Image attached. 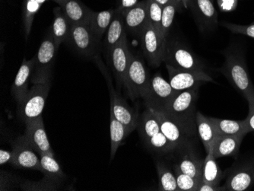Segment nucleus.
I'll list each match as a JSON object with an SVG mask.
<instances>
[{
	"label": "nucleus",
	"mask_w": 254,
	"mask_h": 191,
	"mask_svg": "<svg viewBox=\"0 0 254 191\" xmlns=\"http://www.w3.org/2000/svg\"><path fill=\"white\" fill-rule=\"evenodd\" d=\"M13 160L11 165L18 168H27L41 172V162L35 150L27 142L25 136H19L14 142Z\"/></svg>",
	"instance_id": "nucleus-15"
},
{
	"label": "nucleus",
	"mask_w": 254,
	"mask_h": 191,
	"mask_svg": "<svg viewBox=\"0 0 254 191\" xmlns=\"http://www.w3.org/2000/svg\"><path fill=\"white\" fill-rule=\"evenodd\" d=\"M164 62L177 69L205 71L206 65L186 44L181 41L167 38Z\"/></svg>",
	"instance_id": "nucleus-3"
},
{
	"label": "nucleus",
	"mask_w": 254,
	"mask_h": 191,
	"mask_svg": "<svg viewBox=\"0 0 254 191\" xmlns=\"http://www.w3.org/2000/svg\"><path fill=\"white\" fill-rule=\"evenodd\" d=\"M254 184V165L243 164L230 170L225 182L226 191H245L251 189Z\"/></svg>",
	"instance_id": "nucleus-17"
},
{
	"label": "nucleus",
	"mask_w": 254,
	"mask_h": 191,
	"mask_svg": "<svg viewBox=\"0 0 254 191\" xmlns=\"http://www.w3.org/2000/svg\"><path fill=\"white\" fill-rule=\"evenodd\" d=\"M54 21L49 31L56 45L59 48L62 43L66 42L68 40L72 25L64 15L61 6L54 8Z\"/></svg>",
	"instance_id": "nucleus-23"
},
{
	"label": "nucleus",
	"mask_w": 254,
	"mask_h": 191,
	"mask_svg": "<svg viewBox=\"0 0 254 191\" xmlns=\"http://www.w3.org/2000/svg\"><path fill=\"white\" fill-rule=\"evenodd\" d=\"M152 111L158 118L161 132L174 145L176 152L192 145L193 138L189 136L177 123L168 118L162 111Z\"/></svg>",
	"instance_id": "nucleus-14"
},
{
	"label": "nucleus",
	"mask_w": 254,
	"mask_h": 191,
	"mask_svg": "<svg viewBox=\"0 0 254 191\" xmlns=\"http://www.w3.org/2000/svg\"><path fill=\"white\" fill-rule=\"evenodd\" d=\"M173 171L176 176L178 191H197L202 182L183 173L175 164L173 165Z\"/></svg>",
	"instance_id": "nucleus-34"
},
{
	"label": "nucleus",
	"mask_w": 254,
	"mask_h": 191,
	"mask_svg": "<svg viewBox=\"0 0 254 191\" xmlns=\"http://www.w3.org/2000/svg\"><path fill=\"white\" fill-rule=\"evenodd\" d=\"M248 102L249 105V113L245 121H246L248 132H251L254 131V100Z\"/></svg>",
	"instance_id": "nucleus-38"
},
{
	"label": "nucleus",
	"mask_w": 254,
	"mask_h": 191,
	"mask_svg": "<svg viewBox=\"0 0 254 191\" xmlns=\"http://www.w3.org/2000/svg\"><path fill=\"white\" fill-rule=\"evenodd\" d=\"M50 0H23L22 24L23 30L26 40L31 34V28L35 15L41 9L44 2Z\"/></svg>",
	"instance_id": "nucleus-30"
},
{
	"label": "nucleus",
	"mask_w": 254,
	"mask_h": 191,
	"mask_svg": "<svg viewBox=\"0 0 254 191\" xmlns=\"http://www.w3.org/2000/svg\"><path fill=\"white\" fill-rule=\"evenodd\" d=\"M24 136L37 153L54 155L48 134L46 132L42 116L26 124V130Z\"/></svg>",
	"instance_id": "nucleus-16"
},
{
	"label": "nucleus",
	"mask_w": 254,
	"mask_h": 191,
	"mask_svg": "<svg viewBox=\"0 0 254 191\" xmlns=\"http://www.w3.org/2000/svg\"><path fill=\"white\" fill-rule=\"evenodd\" d=\"M110 65L116 78L118 86L122 87L125 82L126 74L130 61L131 53L127 37L108 52Z\"/></svg>",
	"instance_id": "nucleus-13"
},
{
	"label": "nucleus",
	"mask_w": 254,
	"mask_h": 191,
	"mask_svg": "<svg viewBox=\"0 0 254 191\" xmlns=\"http://www.w3.org/2000/svg\"><path fill=\"white\" fill-rule=\"evenodd\" d=\"M138 2V0H120V5L117 9L119 10L120 12H124L125 10L132 8Z\"/></svg>",
	"instance_id": "nucleus-41"
},
{
	"label": "nucleus",
	"mask_w": 254,
	"mask_h": 191,
	"mask_svg": "<svg viewBox=\"0 0 254 191\" xmlns=\"http://www.w3.org/2000/svg\"><path fill=\"white\" fill-rule=\"evenodd\" d=\"M218 136H246L248 133L245 119L243 121L219 119L209 117Z\"/></svg>",
	"instance_id": "nucleus-25"
},
{
	"label": "nucleus",
	"mask_w": 254,
	"mask_h": 191,
	"mask_svg": "<svg viewBox=\"0 0 254 191\" xmlns=\"http://www.w3.org/2000/svg\"><path fill=\"white\" fill-rule=\"evenodd\" d=\"M50 88L51 82L34 84L26 95L18 104L17 112L25 125L42 116Z\"/></svg>",
	"instance_id": "nucleus-5"
},
{
	"label": "nucleus",
	"mask_w": 254,
	"mask_h": 191,
	"mask_svg": "<svg viewBox=\"0 0 254 191\" xmlns=\"http://www.w3.org/2000/svg\"><path fill=\"white\" fill-rule=\"evenodd\" d=\"M199 86L178 92L162 111L168 118L177 123L192 138L196 136V102Z\"/></svg>",
	"instance_id": "nucleus-1"
},
{
	"label": "nucleus",
	"mask_w": 254,
	"mask_h": 191,
	"mask_svg": "<svg viewBox=\"0 0 254 191\" xmlns=\"http://www.w3.org/2000/svg\"><path fill=\"white\" fill-rule=\"evenodd\" d=\"M58 49L49 31L34 57V68L31 76V82L33 84L51 82L53 65Z\"/></svg>",
	"instance_id": "nucleus-4"
},
{
	"label": "nucleus",
	"mask_w": 254,
	"mask_h": 191,
	"mask_svg": "<svg viewBox=\"0 0 254 191\" xmlns=\"http://www.w3.org/2000/svg\"><path fill=\"white\" fill-rule=\"evenodd\" d=\"M178 158L175 165L183 173L202 182L204 160L194 152L192 145L178 151Z\"/></svg>",
	"instance_id": "nucleus-18"
},
{
	"label": "nucleus",
	"mask_w": 254,
	"mask_h": 191,
	"mask_svg": "<svg viewBox=\"0 0 254 191\" xmlns=\"http://www.w3.org/2000/svg\"><path fill=\"white\" fill-rule=\"evenodd\" d=\"M156 169L159 181V191H178L174 171H171L169 167L161 161L157 162Z\"/></svg>",
	"instance_id": "nucleus-32"
},
{
	"label": "nucleus",
	"mask_w": 254,
	"mask_h": 191,
	"mask_svg": "<svg viewBox=\"0 0 254 191\" xmlns=\"http://www.w3.org/2000/svg\"><path fill=\"white\" fill-rule=\"evenodd\" d=\"M166 67L169 74L170 84L177 92L200 86L205 82H214L213 78L205 71L177 69L168 65Z\"/></svg>",
	"instance_id": "nucleus-11"
},
{
	"label": "nucleus",
	"mask_w": 254,
	"mask_h": 191,
	"mask_svg": "<svg viewBox=\"0 0 254 191\" xmlns=\"http://www.w3.org/2000/svg\"><path fill=\"white\" fill-rule=\"evenodd\" d=\"M188 8L190 9L195 23L201 31H211L216 28L218 12L213 0H190Z\"/></svg>",
	"instance_id": "nucleus-12"
},
{
	"label": "nucleus",
	"mask_w": 254,
	"mask_h": 191,
	"mask_svg": "<svg viewBox=\"0 0 254 191\" xmlns=\"http://www.w3.org/2000/svg\"><path fill=\"white\" fill-rule=\"evenodd\" d=\"M100 41L88 23H82L72 25L66 42L78 54L86 58H93L98 53Z\"/></svg>",
	"instance_id": "nucleus-10"
},
{
	"label": "nucleus",
	"mask_w": 254,
	"mask_h": 191,
	"mask_svg": "<svg viewBox=\"0 0 254 191\" xmlns=\"http://www.w3.org/2000/svg\"><path fill=\"white\" fill-rule=\"evenodd\" d=\"M223 175V172L218 166L213 155L212 153L206 154V157L204 159L202 182L219 186Z\"/></svg>",
	"instance_id": "nucleus-31"
},
{
	"label": "nucleus",
	"mask_w": 254,
	"mask_h": 191,
	"mask_svg": "<svg viewBox=\"0 0 254 191\" xmlns=\"http://www.w3.org/2000/svg\"><path fill=\"white\" fill-rule=\"evenodd\" d=\"M148 21L157 31L161 33V18L163 7L157 3L155 0H146ZM163 36V35H162Z\"/></svg>",
	"instance_id": "nucleus-35"
},
{
	"label": "nucleus",
	"mask_w": 254,
	"mask_h": 191,
	"mask_svg": "<svg viewBox=\"0 0 254 191\" xmlns=\"http://www.w3.org/2000/svg\"><path fill=\"white\" fill-rule=\"evenodd\" d=\"M126 31L127 30L122 12L116 8L112 21L107 31L105 39V47L108 52L111 48L117 45L123 38L127 37Z\"/></svg>",
	"instance_id": "nucleus-26"
},
{
	"label": "nucleus",
	"mask_w": 254,
	"mask_h": 191,
	"mask_svg": "<svg viewBox=\"0 0 254 191\" xmlns=\"http://www.w3.org/2000/svg\"><path fill=\"white\" fill-rule=\"evenodd\" d=\"M151 76L143 61L139 56H131L126 74L124 86L132 100L143 98L149 87Z\"/></svg>",
	"instance_id": "nucleus-6"
},
{
	"label": "nucleus",
	"mask_w": 254,
	"mask_h": 191,
	"mask_svg": "<svg viewBox=\"0 0 254 191\" xmlns=\"http://www.w3.org/2000/svg\"><path fill=\"white\" fill-rule=\"evenodd\" d=\"M181 8H188V4H189L190 0H175Z\"/></svg>",
	"instance_id": "nucleus-42"
},
{
	"label": "nucleus",
	"mask_w": 254,
	"mask_h": 191,
	"mask_svg": "<svg viewBox=\"0 0 254 191\" xmlns=\"http://www.w3.org/2000/svg\"><path fill=\"white\" fill-rule=\"evenodd\" d=\"M110 116V134H111V160L114 159L118 148L125 142L130 132L120 122L111 111Z\"/></svg>",
	"instance_id": "nucleus-27"
},
{
	"label": "nucleus",
	"mask_w": 254,
	"mask_h": 191,
	"mask_svg": "<svg viewBox=\"0 0 254 191\" xmlns=\"http://www.w3.org/2000/svg\"><path fill=\"white\" fill-rule=\"evenodd\" d=\"M51 1H54V2H57V3L61 6V5L65 2V0H51Z\"/></svg>",
	"instance_id": "nucleus-44"
},
{
	"label": "nucleus",
	"mask_w": 254,
	"mask_h": 191,
	"mask_svg": "<svg viewBox=\"0 0 254 191\" xmlns=\"http://www.w3.org/2000/svg\"><path fill=\"white\" fill-rule=\"evenodd\" d=\"M105 78L108 82L110 92V100H111V111L120 122L127 128L129 132H132L138 127L139 118L138 113L133 108H131L127 101L120 94L114 90L110 75L105 69V67L100 65Z\"/></svg>",
	"instance_id": "nucleus-9"
},
{
	"label": "nucleus",
	"mask_w": 254,
	"mask_h": 191,
	"mask_svg": "<svg viewBox=\"0 0 254 191\" xmlns=\"http://www.w3.org/2000/svg\"><path fill=\"white\" fill-rule=\"evenodd\" d=\"M114 13H115V9L105 10L101 12H92L91 13L88 24L91 31H93L94 34L99 39H101L108 31Z\"/></svg>",
	"instance_id": "nucleus-28"
},
{
	"label": "nucleus",
	"mask_w": 254,
	"mask_h": 191,
	"mask_svg": "<svg viewBox=\"0 0 254 191\" xmlns=\"http://www.w3.org/2000/svg\"><path fill=\"white\" fill-rule=\"evenodd\" d=\"M181 9L182 8L176 1H174L163 7L162 18H161V34L165 38H168L175 15L177 12L181 11Z\"/></svg>",
	"instance_id": "nucleus-33"
},
{
	"label": "nucleus",
	"mask_w": 254,
	"mask_h": 191,
	"mask_svg": "<svg viewBox=\"0 0 254 191\" xmlns=\"http://www.w3.org/2000/svg\"><path fill=\"white\" fill-rule=\"evenodd\" d=\"M244 137L243 136H218L211 153L216 159L222 157H236Z\"/></svg>",
	"instance_id": "nucleus-21"
},
{
	"label": "nucleus",
	"mask_w": 254,
	"mask_h": 191,
	"mask_svg": "<svg viewBox=\"0 0 254 191\" xmlns=\"http://www.w3.org/2000/svg\"><path fill=\"white\" fill-rule=\"evenodd\" d=\"M226 191L225 186L220 187L216 186V185H210V184L205 183V182H201L198 188L197 191Z\"/></svg>",
	"instance_id": "nucleus-40"
},
{
	"label": "nucleus",
	"mask_w": 254,
	"mask_h": 191,
	"mask_svg": "<svg viewBox=\"0 0 254 191\" xmlns=\"http://www.w3.org/2000/svg\"><path fill=\"white\" fill-rule=\"evenodd\" d=\"M61 7L64 15L72 25L88 23L93 12L80 0H65Z\"/></svg>",
	"instance_id": "nucleus-22"
},
{
	"label": "nucleus",
	"mask_w": 254,
	"mask_h": 191,
	"mask_svg": "<svg viewBox=\"0 0 254 191\" xmlns=\"http://www.w3.org/2000/svg\"><path fill=\"white\" fill-rule=\"evenodd\" d=\"M13 160V152L12 151L0 150V165H3L7 163L11 164Z\"/></svg>",
	"instance_id": "nucleus-39"
},
{
	"label": "nucleus",
	"mask_w": 254,
	"mask_h": 191,
	"mask_svg": "<svg viewBox=\"0 0 254 191\" xmlns=\"http://www.w3.org/2000/svg\"><path fill=\"white\" fill-rule=\"evenodd\" d=\"M155 1L157 3H158L160 5H161V6L164 7L165 5L174 2L175 0H155Z\"/></svg>",
	"instance_id": "nucleus-43"
},
{
	"label": "nucleus",
	"mask_w": 254,
	"mask_h": 191,
	"mask_svg": "<svg viewBox=\"0 0 254 191\" xmlns=\"http://www.w3.org/2000/svg\"><path fill=\"white\" fill-rule=\"evenodd\" d=\"M195 122H196L198 134L203 144L205 153H211L214 143L218 136L215 127L209 117L205 116L199 111L196 112Z\"/></svg>",
	"instance_id": "nucleus-24"
},
{
	"label": "nucleus",
	"mask_w": 254,
	"mask_h": 191,
	"mask_svg": "<svg viewBox=\"0 0 254 191\" xmlns=\"http://www.w3.org/2000/svg\"><path fill=\"white\" fill-rule=\"evenodd\" d=\"M41 172L44 174L48 180L53 182H61L65 179V175L63 172L61 165L58 163L54 155L49 154H41Z\"/></svg>",
	"instance_id": "nucleus-29"
},
{
	"label": "nucleus",
	"mask_w": 254,
	"mask_h": 191,
	"mask_svg": "<svg viewBox=\"0 0 254 191\" xmlns=\"http://www.w3.org/2000/svg\"><path fill=\"white\" fill-rule=\"evenodd\" d=\"M225 62L219 71L248 102L254 100V85L241 50L229 47L224 52Z\"/></svg>",
	"instance_id": "nucleus-2"
},
{
	"label": "nucleus",
	"mask_w": 254,
	"mask_h": 191,
	"mask_svg": "<svg viewBox=\"0 0 254 191\" xmlns=\"http://www.w3.org/2000/svg\"><path fill=\"white\" fill-rule=\"evenodd\" d=\"M34 64V58L30 61L25 59L23 61L21 66L17 72L13 85L11 86V92L18 104L21 102L22 98L26 95L29 91L28 90V82H29V80H31Z\"/></svg>",
	"instance_id": "nucleus-20"
},
{
	"label": "nucleus",
	"mask_w": 254,
	"mask_h": 191,
	"mask_svg": "<svg viewBox=\"0 0 254 191\" xmlns=\"http://www.w3.org/2000/svg\"><path fill=\"white\" fill-rule=\"evenodd\" d=\"M170 82L159 73L151 77L148 91L142 99L145 106L152 111H162L178 94Z\"/></svg>",
	"instance_id": "nucleus-7"
},
{
	"label": "nucleus",
	"mask_w": 254,
	"mask_h": 191,
	"mask_svg": "<svg viewBox=\"0 0 254 191\" xmlns=\"http://www.w3.org/2000/svg\"><path fill=\"white\" fill-rule=\"evenodd\" d=\"M124 16L126 30L134 35H140L148 22L146 0L139 1L132 8L121 12Z\"/></svg>",
	"instance_id": "nucleus-19"
},
{
	"label": "nucleus",
	"mask_w": 254,
	"mask_h": 191,
	"mask_svg": "<svg viewBox=\"0 0 254 191\" xmlns=\"http://www.w3.org/2000/svg\"><path fill=\"white\" fill-rule=\"evenodd\" d=\"M238 0H217L218 8L221 12H232L238 7Z\"/></svg>",
	"instance_id": "nucleus-37"
},
{
	"label": "nucleus",
	"mask_w": 254,
	"mask_h": 191,
	"mask_svg": "<svg viewBox=\"0 0 254 191\" xmlns=\"http://www.w3.org/2000/svg\"><path fill=\"white\" fill-rule=\"evenodd\" d=\"M139 36L145 59L152 66H159L164 62L167 38L162 36L148 21Z\"/></svg>",
	"instance_id": "nucleus-8"
},
{
	"label": "nucleus",
	"mask_w": 254,
	"mask_h": 191,
	"mask_svg": "<svg viewBox=\"0 0 254 191\" xmlns=\"http://www.w3.org/2000/svg\"><path fill=\"white\" fill-rule=\"evenodd\" d=\"M222 25L226 28L228 31L234 34L246 35L254 39V22L250 25H237L229 22H222Z\"/></svg>",
	"instance_id": "nucleus-36"
}]
</instances>
